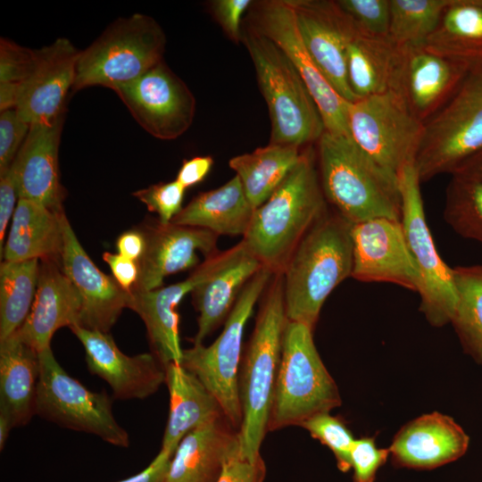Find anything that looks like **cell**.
Returning <instances> with one entry per match:
<instances>
[{
    "label": "cell",
    "instance_id": "d4e9b609",
    "mask_svg": "<svg viewBox=\"0 0 482 482\" xmlns=\"http://www.w3.org/2000/svg\"><path fill=\"white\" fill-rule=\"evenodd\" d=\"M81 309L79 294L60 262L42 261L32 307L14 334L39 353L51 347L52 337L59 328L79 325Z\"/></svg>",
    "mask_w": 482,
    "mask_h": 482
},
{
    "label": "cell",
    "instance_id": "ab89813d",
    "mask_svg": "<svg viewBox=\"0 0 482 482\" xmlns=\"http://www.w3.org/2000/svg\"><path fill=\"white\" fill-rule=\"evenodd\" d=\"M300 427L331 450L341 471L351 469L350 453L355 439L342 419L322 412L306 420Z\"/></svg>",
    "mask_w": 482,
    "mask_h": 482
},
{
    "label": "cell",
    "instance_id": "9c48e42d",
    "mask_svg": "<svg viewBox=\"0 0 482 482\" xmlns=\"http://www.w3.org/2000/svg\"><path fill=\"white\" fill-rule=\"evenodd\" d=\"M274 274L262 267L247 282L212 344L183 349L181 365L216 397L224 415L238 429L242 422L239 368L244 329Z\"/></svg>",
    "mask_w": 482,
    "mask_h": 482
},
{
    "label": "cell",
    "instance_id": "f546056e",
    "mask_svg": "<svg viewBox=\"0 0 482 482\" xmlns=\"http://www.w3.org/2000/svg\"><path fill=\"white\" fill-rule=\"evenodd\" d=\"M165 371L170 410L161 448L174 453L187 433L224 413L216 397L181 363H170Z\"/></svg>",
    "mask_w": 482,
    "mask_h": 482
},
{
    "label": "cell",
    "instance_id": "7c38bea8",
    "mask_svg": "<svg viewBox=\"0 0 482 482\" xmlns=\"http://www.w3.org/2000/svg\"><path fill=\"white\" fill-rule=\"evenodd\" d=\"M348 130L363 152L397 177L403 167L415 163L423 124L387 91L350 103Z\"/></svg>",
    "mask_w": 482,
    "mask_h": 482
},
{
    "label": "cell",
    "instance_id": "52a82bcc",
    "mask_svg": "<svg viewBox=\"0 0 482 482\" xmlns=\"http://www.w3.org/2000/svg\"><path fill=\"white\" fill-rule=\"evenodd\" d=\"M165 43L162 27L148 15L115 20L79 52L72 92L93 86L114 89L134 81L162 61Z\"/></svg>",
    "mask_w": 482,
    "mask_h": 482
},
{
    "label": "cell",
    "instance_id": "bcb514c9",
    "mask_svg": "<svg viewBox=\"0 0 482 482\" xmlns=\"http://www.w3.org/2000/svg\"><path fill=\"white\" fill-rule=\"evenodd\" d=\"M265 472L262 458L255 461L244 458L238 445L227 458L216 482H262Z\"/></svg>",
    "mask_w": 482,
    "mask_h": 482
},
{
    "label": "cell",
    "instance_id": "484cf974",
    "mask_svg": "<svg viewBox=\"0 0 482 482\" xmlns=\"http://www.w3.org/2000/svg\"><path fill=\"white\" fill-rule=\"evenodd\" d=\"M262 267L242 240L229 248L224 264L191 293L199 312L193 345L203 344L225 322L247 282Z\"/></svg>",
    "mask_w": 482,
    "mask_h": 482
},
{
    "label": "cell",
    "instance_id": "ee69618b",
    "mask_svg": "<svg viewBox=\"0 0 482 482\" xmlns=\"http://www.w3.org/2000/svg\"><path fill=\"white\" fill-rule=\"evenodd\" d=\"M30 125L24 121L14 108L0 114V174L12 164L29 134Z\"/></svg>",
    "mask_w": 482,
    "mask_h": 482
},
{
    "label": "cell",
    "instance_id": "4dcf8cb0",
    "mask_svg": "<svg viewBox=\"0 0 482 482\" xmlns=\"http://www.w3.org/2000/svg\"><path fill=\"white\" fill-rule=\"evenodd\" d=\"M254 210L235 175L221 187L195 195L171 223L204 229L217 236L243 237Z\"/></svg>",
    "mask_w": 482,
    "mask_h": 482
},
{
    "label": "cell",
    "instance_id": "277c9868",
    "mask_svg": "<svg viewBox=\"0 0 482 482\" xmlns=\"http://www.w3.org/2000/svg\"><path fill=\"white\" fill-rule=\"evenodd\" d=\"M287 322L283 275L275 273L262 295L239 373V450L244 458L252 461L262 457L261 445L269 431Z\"/></svg>",
    "mask_w": 482,
    "mask_h": 482
},
{
    "label": "cell",
    "instance_id": "2e32d148",
    "mask_svg": "<svg viewBox=\"0 0 482 482\" xmlns=\"http://www.w3.org/2000/svg\"><path fill=\"white\" fill-rule=\"evenodd\" d=\"M302 40L320 71L337 94L356 101L347 80L346 50L356 32L337 1L288 0Z\"/></svg>",
    "mask_w": 482,
    "mask_h": 482
},
{
    "label": "cell",
    "instance_id": "30bf717a",
    "mask_svg": "<svg viewBox=\"0 0 482 482\" xmlns=\"http://www.w3.org/2000/svg\"><path fill=\"white\" fill-rule=\"evenodd\" d=\"M402 198L401 222L417 275L420 310L434 327L451 322L458 292L453 269L440 257L428 226L420 179L415 164H408L398 174Z\"/></svg>",
    "mask_w": 482,
    "mask_h": 482
},
{
    "label": "cell",
    "instance_id": "ac0fdd59",
    "mask_svg": "<svg viewBox=\"0 0 482 482\" xmlns=\"http://www.w3.org/2000/svg\"><path fill=\"white\" fill-rule=\"evenodd\" d=\"M83 345L90 373L108 383L113 398L145 399L165 383L166 371L152 353H123L109 333L79 325L70 328Z\"/></svg>",
    "mask_w": 482,
    "mask_h": 482
},
{
    "label": "cell",
    "instance_id": "44dd1931",
    "mask_svg": "<svg viewBox=\"0 0 482 482\" xmlns=\"http://www.w3.org/2000/svg\"><path fill=\"white\" fill-rule=\"evenodd\" d=\"M140 230L145 248L137 262L138 278L131 291L160 288L167 276L197 267L199 253L206 259L220 252L219 236L204 229L162 224L155 220L144 224Z\"/></svg>",
    "mask_w": 482,
    "mask_h": 482
},
{
    "label": "cell",
    "instance_id": "6da1fadb",
    "mask_svg": "<svg viewBox=\"0 0 482 482\" xmlns=\"http://www.w3.org/2000/svg\"><path fill=\"white\" fill-rule=\"evenodd\" d=\"M328 209L317 155L308 145L270 197L254 210L242 241L263 267L282 273L299 242Z\"/></svg>",
    "mask_w": 482,
    "mask_h": 482
},
{
    "label": "cell",
    "instance_id": "816d5d0a",
    "mask_svg": "<svg viewBox=\"0 0 482 482\" xmlns=\"http://www.w3.org/2000/svg\"><path fill=\"white\" fill-rule=\"evenodd\" d=\"M118 253L138 262L145 248V239L140 229H131L123 232L116 241Z\"/></svg>",
    "mask_w": 482,
    "mask_h": 482
},
{
    "label": "cell",
    "instance_id": "f5cc1de1",
    "mask_svg": "<svg viewBox=\"0 0 482 482\" xmlns=\"http://www.w3.org/2000/svg\"><path fill=\"white\" fill-rule=\"evenodd\" d=\"M454 173L462 174L482 181V150L468 160Z\"/></svg>",
    "mask_w": 482,
    "mask_h": 482
},
{
    "label": "cell",
    "instance_id": "8d00e7d4",
    "mask_svg": "<svg viewBox=\"0 0 482 482\" xmlns=\"http://www.w3.org/2000/svg\"><path fill=\"white\" fill-rule=\"evenodd\" d=\"M450 0H390L388 37L400 46H422Z\"/></svg>",
    "mask_w": 482,
    "mask_h": 482
},
{
    "label": "cell",
    "instance_id": "b9f144b4",
    "mask_svg": "<svg viewBox=\"0 0 482 482\" xmlns=\"http://www.w3.org/2000/svg\"><path fill=\"white\" fill-rule=\"evenodd\" d=\"M185 192L186 188L175 179L153 184L137 190L133 195L145 204L150 212H155L161 223L168 224L182 210Z\"/></svg>",
    "mask_w": 482,
    "mask_h": 482
},
{
    "label": "cell",
    "instance_id": "5bb4252c",
    "mask_svg": "<svg viewBox=\"0 0 482 482\" xmlns=\"http://www.w3.org/2000/svg\"><path fill=\"white\" fill-rule=\"evenodd\" d=\"M112 90L137 122L158 139H176L193 122L195 98L163 61L134 81Z\"/></svg>",
    "mask_w": 482,
    "mask_h": 482
},
{
    "label": "cell",
    "instance_id": "d6a6232c",
    "mask_svg": "<svg viewBox=\"0 0 482 482\" xmlns=\"http://www.w3.org/2000/svg\"><path fill=\"white\" fill-rule=\"evenodd\" d=\"M424 46L473 67L482 66V0H450Z\"/></svg>",
    "mask_w": 482,
    "mask_h": 482
},
{
    "label": "cell",
    "instance_id": "603a6c76",
    "mask_svg": "<svg viewBox=\"0 0 482 482\" xmlns=\"http://www.w3.org/2000/svg\"><path fill=\"white\" fill-rule=\"evenodd\" d=\"M64 115L51 123L32 124L15 157L12 171L19 198L56 212L63 211L65 190L60 180L58 153Z\"/></svg>",
    "mask_w": 482,
    "mask_h": 482
},
{
    "label": "cell",
    "instance_id": "83f0119b",
    "mask_svg": "<svg viewBox=\"0 0 482 482\" xmlns=\"http://www.w3.org/2000/svg\"><path fill=\"white\" fill-rule=\"evenodd\" d=\"M63 212L19 198L1 258L8 262L36 259L60 262Z\"/></svg>",
    "mask_w": 482,
    "mask_h": 482
},
{
    "label": "cell",
    "instance_id": "4fadbf2b",
    "mask_svg": "<svg viewBox=\"0 0 482 482\" xmlns=\"http://www.w3.org/2000/svg\"><path fill=\"white\" fill-rule=\"evenodd\" d=\"M250 26L274 42L290 60L319 108L325 130L350 136V103L337 94L310 56L288 0H269L256 4L252 12Z\"/></svg>",
    "mask_w": 482,
    "mask_h": 482
},
{
    "label": "cell",
    "instance_id": "f907efd6",
    "mask_svg": "<svg viewBox=\"0 0 482 482\" xmlns=\"http://www.w3.org/2000/svg\"><path fill=\"white\" fill-rule=\"evenodd\" d=\"M173 453L161 448L150 464L140 472L115 482H164Z\"/></svg>",
    "mask_w": 482,
    "mask_h": 482
},
{
    "label": "cell",
    "instance_id": "836d02e7",
    "mask_svg": "<svg viewBox=\"0 0 482 482\" xmlns=\"http://www.w3.org/2000/svg\"><path fill=\"white\" fill-rule=\"evenodd\" d=\"M302 149L270 144L231 158L229 165L239 179L245 194L256 209L263 204L298 162Z\"/></svg>",
    "mask_w": 482,
    "mask_h": 482
},
{
    "label": "cell",
    "instance_id": "4316f807",
    "mask_svg": "<svg viewBox=\"0 0 482 482\" xmlns=\"http://www.w3.org/2000/svg\"><path fill=\"white\" fill-rule=\"evenodd\" d=\"M235 428L221 414L187 433L171 457L164 482H216L239 445Z\"/></svg>",
    "mask_w": 482,
    "mask_h": 482
},
{
    "label": "cell",
    "instance_id": "c3c4849f",
    "mask_svg": "<svg viewBox=\"0 0 482 482\" xmlns=\"http://www.w3.org/2000/svg\"><path fill=\"white\" fill-rule=\"evenodd\" d=\"M103 259L109 265L112 276L119 285L130 292L138 278L137 262L119 253L109 252L103 253Z\"/></svg>",
    "mask_w": 482,
    "mask_h": 482
},
{
    "label": "cell",
    "instance_id": "e575fe53",
    "mask_svg": "<svg viewBox=\"0 0 482 482\" xmlns=\"http://www.w3.org/2000/svg\"><path fill=\"white\" fill-rule=\"evenodd\" d=\"M40 261L0 263V342L13 335L25 322L32 307Z\"/></svg>",
    "mask_w": 482,
    "mask_h": 482
},
{
    "label": "cell",
    "instance_id": "8992f818",
    "mask_svg": "<svg viewBox=\"0 0 482 482\" xmlns=\"http://www.w3.org/2000/svg\"><path fill=\"white\" fill-rule=\"evenodd\" d=\"M312 331L306 324L287 320L269 430L301 426L341 405L338 388L317 351Z\"/></svg>",
    "mask_w": 482,
    "mask_h": 482
},
{
    "label": "cell",
    "instance_id": "1f68e13d",
    "mask_svg": "<svg viewBox=\"0 0 482 482\" xmlns=\"http://www.w3.org/2000/svg\"><path fill=\"white\" fill-rule=\"evenodd\" d=\"M400 53L401 46L389 37L356 30L346 50L347 80L356 99L391 90Z\"/></svg>",
    "mask_w": 482,
    "mask_h": 482
},
{
    "label": "cell",
    "instance_id": "ffe728a7",
    "mask_svg": "<svg viewBox=\"0 0 482 482\" xmlns=\"http://www.w3.org/2000/svg\"><path fill=\"white\" fill-rule=\"evenodd\" d=\"M62 249L60 265L81 298L80 327L109 333L122 311L129 308L131 291L101 271L80 245L65 214L62 215Z\"/></svg>",
    "mask_w": 482,
    "mask_h": 482
},
{
    "label": "cell",
    "instance_id": "7bdbcfd3",
    "mask_svg": "<svg viewBox=\"0 0 482 482\" xmlns=\"http://www.w3.org/2000/svg\"><path fill=\"white\" fill-rule=\"evenodd\" d=\"M389 455V449L378 447L374 437L355 439L350 453L353 482H374L378 469L386 463Z\"/></svg>",
    "mask_w": 482,
    "mask_h": 482
},
{
    "label": "cell",
    "instance_id": "74e56055",
    "mask_svg": "<svg viewBox=\"0 0 482 482\" xmlns=\"http://www.w3.org/2000/svg\"><path fill=\"white\" fill-rule=\"evenodd\" d=\"M444 217L459 235L482 243V181L452 174Z\"/></svg>",
    "mask_w": 482,
    "mask_h": 482
},
{
    "label": "cell",
    "instance_id": "9a60e30c",
    "mask_svg": "<svg viewBox=\"0 0 482 482\" xmlns=\"http://www.w3.org/2000/svg\"><path fill=\"white\" fill-rule=\"evenodd\" d=\"M473 68L424 45L401 46L390 91L424 124L456 93Z\"/></svg>",
    "mask_w": 482,
    "mask_h": 482
},
{
    "label": "cell",
    "instance_id": "f1b7e54d",
    "mask_svg": "<svg viewBox=\"0 0 482 482\" xmlns=\"http://www.w3.org/2000/svg\"><path fill=\"white\" fill-rule=\"evenodd\" d=\"M39 378L38 353L15 334L0 342V413L14 428L36 415Z\"/></svg>",
    "mask_w": 482,
    "mask_h": 482
},
{
    "label": "cell",
    "instance_id": "3957f363",
    "mask_svg": "<svg viewBox=\"0 0 482 482\" xmlns=\"http://www.w3.org/2000/svg\"><path fill=\"white\" fill-rule=\"evenodd\" d=\"M351 227L328 208L299 242L282 272L288 320L314 328L326 299L352 276Z\"/></svg>",
    "mask_w": 482,
    "mask_h": 482
},
{
    "label": "cell",
    "instance_id": "cb8c5ba5",
    "mask_svg": "<svg viewBox=\"0 0 482 482\" xmlns=\"http://www.w3.org/2000/svg\"><path fill=\"white\" fill-rule=\"evenodd\" d=\"M469 444V436L453 418L434 411L402 427L388 449L398 467L431 470L463 456Z\"/></svg>",
    "mask_w": 482,
    "mask_h": 482
},
{
    "label": "cell",
    "instance_id": "8fae6325",
    "mask_svg": "<svg viewBox=\"0 0 482 482\" xmlns=\"http://www.w3.org/2000/svg\"><path fill=\"white\" fill-rule=\"evenodd\" d=\"M38 356L36 415L65 428L93 434L110 445L128 447L129 434L116 420L107 393L91 391L70 376L51 347Z\"/></svg>",
    "mask_w": 482,
    "mask_h": 482
},
{
    "label": "cell",
    "instance_id": "d590c367",
    "mask_svg": "<svg viewBox=\"0 0 482 482\" xmlns=\"http://www.w3.org/2000/svg\"><path fill=\"white\" fill-rule=\"evenodd\" d=\"M453 271L458 302L451 322L465 352L482 365V265Z\"/></svg>",
    "mask_w": 482,
    "mask_h": 482
},
{
    "label": "cell",
    "instance_id": "7a4b0ae2",
    "mask_svg": "<svg viewBox=\"0 0 482 482\" xmlns=\"http://www.w3.org/2000/svg\"><path fill=\"white\" fill-rule=\"evenodd\" d=\"M317 166L328 204L351 224L376 218L401 220L398 178L386 171L347 135L324 131Z\"/></svg>",
    "mask_w": 482,
    "mask_h": 482
},
{
    "label": "cell",
    "instance_id": "e0dca14e",
    "mask_svg": "<svg viewBox=\"0 0 482 482\" xmlns=\"http://www.w3.org/2000/svg\"><path fill=\"white\" fill-rule=\"evenodd\" d=\"M353 278L388 282L417 292L418 275L401 220L376 218L352 224Z\"/></svg>",
    "mask_w": 482,
    "mask_h": 482
},
{
    "label": "cell",
    "instance_id": "f35d334b",
    "mask_svg": "<svg viewBox=\"0 0 482 482\" xmlns=\"http://www.w3.org/2000/svg\"><path fill=\"white\" fill-rule=\"evenodd\" d=\"M38 62V50L0 40V111L14 108Z\"/></svg>",
    "mask_w": 482,
    "mask_h": 482
},
{
    "label": "cell",
    "instance_id": "db71d44e",
    "mask_svg": "<svg viewBox=\"0 0 482 482\" xmlns=\"http://www.w3.org/2000/svg\"><path fill=\"white\" fill-rule=\"evenodd\" d=\"M13 428L9 418L3 413H0V450L3 451L6 440Z\"/></svg>",
    "mask_w": 482,
    "mask_h": 482
},
{
    "label": "cell",
    "instance_id": "ba28073f",
    "mask_svg": "<svg viewBox=\"0 0 482 482\" xmlns=\"http://www.w3.org/2000/svg\"><path fill=\"white\" fill-rule=\"evenodd\" d=\"M482 150V66L474 67L456 93L423 124L415 159L421 182L454 173Z\"/></svg>",
    "mask_w": 482,
    "mask_h": 482
},
{
    "label": "cell",
    "instance_id": "5b68a950",
    "mask_svg": "<svg viewBox=\"0 0 482 482\" xmlns=\"http://www.w3.org/2000/svg\"><path fill=\"white\" fill-rule=\"evenodd\" d=\"M253 63L271 122L270 144L303 148L325 131L319 108L284 52L251 26L241 40Z\"/></svg>",
    "mask_w": 482,
    "mask_h": 482
},
{
    "label": "cell",
    "instance_id": "7402d4cb",
    "mask_svg": "<svg viewBox=\"0 0 482 482\" xmlns=\"http://www.w3.org/2000/svg\"><path fill=\"white\" fill-rule=\"evenodd\" d=\"M79 54L63 37L38 49L37 65L14 106L24 121L29 125L51 123L64 115Z\"/></svg>",
    "mask_w": 482,
    "mask_h": 482
},
{
    "label": "cell",
    "instance_id": "d6986e66",
    "mask_svg": "<svg viewBox=\"0 0 482 482\" xmlns=\"http://www.w3.org/2000/svg\"><path fill=\"white\" fill-rule=\"evenodd\" d=\"M229 249L206 258L186 279L165 287L149 291H131L129 309L142 319L154 353L166 368L181 363L177 308L181 300L200 283L214 274L227 261Z\"/></svg>",
    "mask_w": 482,
    "mask_h": 482
},
{
    "label": "cell",
    "instance_id": "60d3db41",
    "mask_svg": "<svg viewBox=\"0 0 482 482\" xmlns=\"http://www.w3.org/2000/svg\"><path fill=\"white\" fill-rule=\"evenodd\" d=\"M337 4L359 33L388 37L390 0H337Z\"/></svg>",
    "mask_w": 482,
    "mask_h": 482
},
{
    "label": "cell",
    "instance_id": "681fc988",
    "mask_svg": "<svg viewBox=\"0 0 482 482\" xmlns=\"http://www.w3.org/2000/svg\"><path fill=\"white\" fill-rule=\"evenodd\" d=\"M213 159L210 155L195 156L184 160L177 174L176 180L188 188L201 183L211 171Z\"/></svg>",
    "mask_w": 482,
    "mask_h": 482
},
{
    "label": "cell",
    "instance_id": "f6af8a7d",
    "mask_svg": "<svg viewBox=\"0 0 482 482\" xmlns=\"http://www.w3.org/2000/svg\"><path fill=\"white\" fill-rule=\"evenodd\" d=\"M253 4L251 0H215L210 4V11L227 37L233 42L242 40V19Z\"/></svg>",
    "mask_w": 482,
    "mask_h": 482
},
{
    "label": "cell",
    "instance_id": "7dc6e473",
    "mask_svg": "<svg viewBox=\"0 0 482 482\" xmlns=\"http://www.w3.org/2000/svg\"><path fill=\"white\" fill-rule=\"evenodd\" d=\"M19 200L11 168L0 174V256L2 255L7 227L12 220Z\"/></svg>",
    "mask_w": 482,
    "mask_h": 482
}]
</instances>
